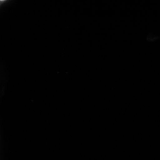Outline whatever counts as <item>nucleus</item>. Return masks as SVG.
Returning a JSON list of instances; mask_svg holds the SVG:
<instances>
[{"label":"nucleus","mask_w":160,"mask_h":160,"mask_svg":"<svg viewBox=\"0 0 160 160\" xmlns=\"http://www.w3.org/2000/svg\"><path fill=\"white\" fill-rule=\"evenodd\" d=\"M6 2H7V1H4V0H0V6H2V5L4 4V3H6Z\"/></svg>","instance_id":"nucleus-1"}]
</instances>
